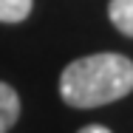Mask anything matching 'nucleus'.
Segmentation results:
<instances>
[{
  "label": "nucleus",
  "instance_id": "f257e3e1",
  "mask_svg": "<svg viewBox=\"0 0 133 133\" xmlns=\"http://www.w3.org/2000/svg\"><path fill=\"white\" fill-rule=\"evenodd\" d=\"M133 91V62L122 54L74 59L59 77V96L71 108H99Z\"/></svg>",
  "mask_w": 133,
  "mask_h": 133
},
{
  "label": "nucleus",
  "instance_id": "f03ea898",
  "mask_svg": "<svg viewBox=\"0 0 133 133\" xmlns=\"http://www.w3.org/2000/svg\"><path fill=\"white\" fill-rule=\"evenodd\" d=\"M17 119H20V96L11 85L0 82V133L11 130Z\"/></svg>",
  "mask_w": 133,
  "mask_h": 133
},
{
  "label": "nucleus",
  "instance_id": "7ed1b4c3",
  "mask_svg": "<svg viewBox=\"0 0 133 133\" xmlns=\"http://www.w3.org/2000/svg\"><path fill=\"white\" fill-rule=\"evenodd\" d=\"M108 17L122 34L133 37V0H110Z\"/></svg>",
  "mask_w": 133,
  "mask_h": 133
},
{
  "label": "nucleus",
  "instance_id": "20e7f679",
  "mask_svg": "<svg viewBox=\"0 0 133 133\" xmlns=\"http://www.w3.org/2000/svg\"><path fill=\"white\" fill-rule=\"evenodd\" d=\"M34 0H0V23H23Z\"/></svg>",
  "mask_w": 133,
  "mask_h": 133
},
{
  "label": "nucleus",
  "instance_id": "39448f33",
  "mask_svg": "<svg viewBox=\"0 0 133 133\" xmlns=\"http://www.w3.org/2000/svg\"><path fill=\"white\" fill-rule=\"evenodd\" d=\"M79 133H110L108 128H102V125H88V128H82Z\"/></svg>",
  "mask_w": 133,
  "mask_h": 133
}]
</instances>
